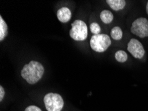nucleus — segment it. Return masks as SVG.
Returning a JSON list of instances; mask_svg holds the SVG:
<instances>
[{
    "instance_id": "obj_1",
    "label": "nucleus",
    "mask_w": 148,
    "mask_h": 111,
    "mask_svg": "<svg viewBox=\"0 0 148 111\" xmlns=\"http://www.w3.org/2000/svg\"><path fill=\"white\" fill-rule=\"evenodd\" d=\"M44 71V67L41 63L31 61L28 64L24 65L21 71V75L29 84L33 85L41 80Z\"/></svg>"
},
{
    "instance_id": "obj_2",
    "label": "nucleus",
    "mask_w": 148,
    "mask_h": 111,
    "mask_svg": "<svg viewBox=\"0 0 148 111\" xmlns=\"http://www.w3.org/2000/svg\"><path fill=\"white\" fill-rule=\"evenodd\" d=\"M112 43L111 39L106 34L94 35L91 37L90 45L92 50L98 53L106 51Z\"/></svg>"
},
{
    "instance_id": "obj_3",
    "label": "nucleus",
    "mask_w": 148,
    "mask_h": 111,
    "mask_svg": "<svg viewBox=\"0 0 148 111\" xmlns=\"http://www.w3.org/2000/svg\"><path fill=\"white\" fill-rule=\"evenodd\" d=\"M71 26L72 28L69 33L72 39L78 41L86 39L88 36V28L84 21L82 20H75Z\"/></svg>"
},
{
    "instance_id": "obj_4",
    "label": "nucleus",
    "mask_w": 148,
    "mask_h": 111,
    "mask_svg": "<svg viewBox=\"0 0 148 111\" xmlns=\"http://www.w3.org/2000/svg\"><path fill=\"white\" fill-rule=\"evenodd\" d=\"M44 103L48 111H61L64 106V101L62 97L59 94L53 92L45 96Z\"/></svg>"
},
{
    "instance_id": "obj_5",
    "label": "nucleus",
    "mask_w": 148,
    "mask_h": 111,
    "mask_svg": "<svg viewBox=\"0 0 148 111\" xmlns=\"http://www.w3.org/2000/svg\"><path fill=\"white\" fill-rule=\"evenodd\" d=\"M132 33L140 38L148 37V20L146 18L140 17L132 23Z\"/></svg>"
},
{
    "instance_id": "obj_6",
    "label": "nucleus",
    "mask_w": 148,
    "mask_h": 111,
    "mask_svg": "<svg viewBox=\"0 0 148 111\" xmlns=\"http://www.w3.org/2000/svg\"><path fill=\"white\" fill-rule=\"evenodd\" d=\"M127 50L136 59H141L145 54V50L142 44L136 39H132L127 44Z\"/></svg>"
},
{
    "instance_id": "obj_7",
    "label": "nucleus",
    "mask_w": 148,
    "mask_h": 111,
    "mask_svg": "<svg viewBox=\"0 0 148 111\" xmlns=\"http://www.w3.org/2000/svg\"><path fill=\"white\" fill-rule=\"evenodd\" d=\"M58 19L62 23H67L70 21L71 18V11L68 8H61L58 10L57 13Z\"/></svg>"
},
{
    "instance_id": "obj_8",
    "label": "nucleus",
    "mask_w": 148,
    "mask_h": 111,
    "mask_svg": "<svg viewBox=\"0 0 148 111\" xmlns=\"http://www.w3.org/2000/svg\"><path fill=\"white\" fill-rule=\"evenodd\" d=\"M106 2L114 11L123 10L126 5V1L124 0H106Z\"/></svg>"
},
{
    "instance_id": "obj_9",
    "label": "nucleus",
    "mask_w": 148,
    "mask_h": 111,
    "mask_svg": "<svg viewBox=\"0 0 148 111\" xmlns=\"http://www.w3.org/2000/svg\"><path fill=\"white\" fill-rule=\"evenodd\" d=\"M100 19L103 23L106 24L110 23L113 21L114 15L111 11L108 10H103L100 13Z\"/></svg>"
},
{
    "instance_id": "obj_10",
    "label": "nucleus",
    "mask_w": 148,
    "mask_h": 111,
    "mask_svg": "<svg viewBox=\"0 0 148 111\" xmlns=\"http://www.w3.org/2000/svg\"><path fill=\"white\" fill-rule=\"evenodd\" d=\"M8 34V25L1 16H0V41H2Z\"/></svg>"
},
{
    "instance_id": "obj_11",
    "label": "nucleus",
    "mask_w": 148,
    "mask_h": 111,
    "mask_svg": "<svg viewBox=\"0 0 148 111\" xmlns=\"http://www.w3.org/2000/svg\"><path fill=\"white\" fill-rule=\"evenodd\" d=\"M110 35L114 40H120L123 36L122 30L119 27H114L111 30Z\"/></svg>"
},
{
    "instance_id": "obj_12",
    "label": "nucleus",
    "mask_w": 148,
    "mask_h": 111,
    "mask_svg": "<svg viewBox=\"0 0 148 111\" xmlns=\"http://www.w3.org/2000/svg\"><path fill=\"white\" fill-rule=\"evenodd\" d=\"M115 59L118 62L124 63L127 60V55L124 51H118L115 53Z\"/></svg>"
},
{
    "instance_id": "obj_13",
    "label": "nucleus",
    "mask_w": 148,
    "mask_h": 111,
    "mask_svg": "<svg viewBox=\"0 0 148 111\" xmlns=\"http://www.w3.org/2000/svg\"><path fill=\"white\" fill-rule=\"evenodd\" d=\"M90 31L94 35H98L101 31L100 27L97 23H91L90 26Z\"/></svg>"
},
{
    "instance_id": "obj_14",
    "label": "nucleus",
    "mask_w": 148,
    "mask_h": 111,
    "mask_svg": "<svg viewBox=\"0 0 148 111\" xmlns=\"http://www.w3.org/2000/svg\"><path fill=\"white\" fill-rule=\"evenodd\" d=\"M25 111H42V110H41V108L37 107V106L31 105V106H28V107H27L25 108Z\"/></svg>"
},
{
    "instance_id": "obj_15",
    "label": "nucleus",
    "mask_w": 148,
    "mask_h": 111,
    "mask_svg": "<svg viewBox=\"0 0 148 111\" xmlns=\"http://www.w3.org/2000/svg\"><path fill=\"white\" fill-rule=\"evenodd\" d=\"M4 95H5V90L2 86H0V101H3Z\"/></svg>"
},
{
    "instance_id": "obj_16",
    "label": "nucleus",
    "mask_w": 148,
    "mask_h": 111,
    "mask_svg": "<svg viewBox=\"0 0 148 111\" xmlns=\"http://www.w3.org/2000/svg\"><path fill=\"white\" fill-rule=\"evenodd\" d=\"M146 12H147V15H148V1L147 3V5H146Z\"/></svg>"
}]
</instances>
